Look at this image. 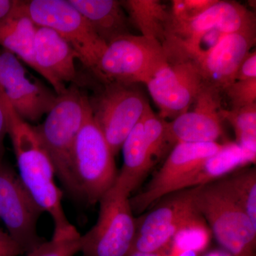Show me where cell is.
Returning a JSON list of instances; mask_svg holds the SVG:
<instances>
[{
  "instance_id": "6da1fadb",
  "label": "cell",
  "mask_w": 256,
  "mask_h": 256,
  "mask_svg": "<svg viewBox=\"0 0 256 256\" xmlns=\"http://www.w3.org/2000/svg\"><path fill=\"white\" fill-rule=\"evenodd\" d=\"M8 120V134L14 149L18 176L24 186L42 212L54 224L52 240L78 238L80 234L66 214L63 193L56 182L55 168L37 137L34 127L22 119L0 94Z\"/></svg>"
},
{
  "instance_id": "7a4b0ae2",
  "label": "cell",
  "mask_w": 256,
  "mask_h": 256,
  "mask_svg": "<svg viewBox=\"0 0 256 256\" xmlns=\"http://www.w3.org/2000/svg\"><path fill=\"white\" fill-rule=\"evenodd\" d=\"M88 107V98L74 84L57 96L43 124L34 127L52 160L57 178L68 194L76 200L80 196L74 178L73 152Z\"/></svg>"
},
{
  "instance_id": "3957f363",
  "label": "cell",
  "mask_w": 256,
  "mask_h": 256,
  "mask_svg": "<svg viewBox=\"0 0 256 256\" xmlns=\"http://www.w3.org/2000/svg\"><path fill=\"white\" fill-rule=\"evenodd\" d=\"M194 202L222 249L256 256V225L220 180L194 188Z\"/></svg>"
},
{
  "instance_id": "277c9868",
  "label": "cell",
  "mask_w": 256,
  "mask_h": 256,
  "mask_svg": "<svg viewBox=\"0 0 256 256\" xmlns=\"http://www.w3.org/2000/svg\"><path fill=\"white\" fill-rule=\"evenodd\" d=\"M114 156L92 118L90 104L74 146L73 174L80 196L89 204L98 203L118 176Z\"/></svg>"
},
{
  "instance_id": "5b68a950",
  "label": "cell",
  "mask_w": 256,
  "mask_h": 256,
  "mask_svg": "<svg viewBox=\"0 0 256 256\" xmlns=\"http://www.w3.org/2000/svg\"><path fill=\"white\" fill-rule=\"evenodd\" d=\"M168 121L149 106L122 144L124 163L112 188L130 196L154 165L169 154L174 146L166 131Z\"/></svg>"
},
{
  "instance_id": "8992f818",
  "label": "cell",
  "mask_w": 256,
  "mask_h": 256,
  "mask_svg": "<svg viewBox=\"0 0 256 256\" xmlns=\"http://www.w3.org/2000/svg\"><path fill=\"white\" fill-rule=\"evenodd\" d=\"M168 60L160 42L131 34L107 45L94 74L104 82L146 84Z\"/></svg>"
},
{
  "instance_id": "52a82bcc",
  "label": "cell",
  "mask_w": 256,
  "mask_h": 256,
  "mask_svg": "<svg viewBox=\"0 0 256 256\" xmlns=\"http://www.w3.org/2000/svg\"><path fill=\"white\" fill-rule=\"evenodd\" d=\"M129 195L112 188L100 198L95 225L80 235L82 256H130L136 236V218Z\"/></svg>"
},
{
  "instance_id": "ba28073f",
  "label": "cell",
  "mask_w": 256,
  "mask_h": 256,
  "mask_svg": "<svg viewBox=\"0 0 256 256\" xmlns=\"http://www.w3.org/2000/svg\"><path fill=\"white\" fill-rule=\"evenodd\" d=\"M25 10L37 26L50 28L75 50L78 60L95 73L107 44L68 0L24 1Z\"/></svg>"
},
{
  "instance_id": "9c48e42d",
  "label": "cell",
  "mask_w": 256,
  "mask_h": 256,
  "mask_svg": "<svg viewBox=\"0 0 256 256\" xmlns=\"http://www.w3.org/2000/svg\"><path fill=\"white\" fill-rule=\"evenodd\" d=\"M88 100L92 118L114 156L150 106L138 84L118 82H104V88Z\"/></svg>"
},
{
  "instance_id": "30bf717a",
  "label": "cell",
  "mask_w": 256,
  "mask_h": 256,
  "mask_svg": "<svg viewBox=\"0 0 256 256\" xmlns=\"http://www.w3.org/2000/svg\"><path fill=\"white\" fill-rule=\"evenodd\" d=\"M201 216L194 202V188L162 197L154 208L136 218L132 252H166L178 230Z\"/></svg>"
},
{
  "instance_id": "8fae6325",
  "label": "cell",
  "mask_w": 256,
  "mask_h": 256,
  "mask_svg": "<svg viewBox=\"0 0 256 256\" xmlns=\"http://www.w3.org/2000/svg\"><path fill=\"white\" fill-rule=\"evenodd\" d=\"M146 85L164 120L188 111L205 86L196 62L184 57H169Z\"/></svg>"
},
{
  "instance_id": "7c38bea8",
  "label": "cell",
  "mask_w": 256,
  "mask_h": 256,
  "mask_svg": "<svg viewBox=\"0 0 256 256\" xmlns=\"http://www.w3.org/2000/svg\"><path fill=\"white\" fill-rule=\"evenodd\" d=\"M220 142L175 144L164 163L142 192L130 198L133 212L141 214L156 201L178 192V186L207 158L220 151Z\"/></svg>"
},
{
  "instance_id": "4fadbf2b",
  "label": "cell",
  "mask_w": 256,
  "mask_h": 256,
  "mask_svg": "<svg viewBox=\"0 0 256 256\" xmlns=\"http://www.w3.org/2000/svg\"><path fill=\"white\" fill-rule=\"evenodd\" d=\"M42 213L18 174L0 160V220L25 254L44 242L38 232Z\"/></svg>"
},
{
  "instance_id": "5bb4252c",
  "label": "cell",
  "mask_w": 256,
  "mask_h": 256,
  "mask_svg": "<svg viewBox=\"0 0 256 256\" xmlns=\"http://www.w3.org/2000/svg\"><path fill=\"white\" fill-rule=\"evenodd\" d=\"M0 94L26 122H35L50 112L56 94L40 82H32L18 57L0 50Z\"/></svg>"
},
{
  "instance_id": "9a60e30c",
  "label": "cell",
  "mask_w": 256,
  "mask_h": 256,
  "mask_svg": "<svg viewBox=\"0 0 256 256\" xmlns=\"http://www.w3.org/2000/svg\"><path fill=\"white\" fill-rule=\"evenodd\" d=\"M222 92L212 87L203 88L191 110L166 124V130L173 146L181 142H218L224 134L222 126Z\"/></svg>"
},
{
  "instance_id": "2e32d148",
  "label": "cell",
  "mask_w": 256,
  "mask_h": 256,
  "mask_svg": "<svg viewBox=\"0 0 256 256\" xmlns=\"http://www.w3.org/2000/svg\"><path fill=\"white\" fill-rule=\"evenodd\" d=\"M256 40V28L228 34L208 54L194 60L204 85L223 94L235 82L237 70Z\"/></svg>"
},
{
  "instance_id": "e0dca14e",
  "label": "cell",
  "mask_w": 256,
  "mask_h": 256,
  "mask_svg": "<svg viewBox=\"0 0 256 256\" xmlns=\"http://www.w3.org/2000/svg\"><path fill=\"white\" fill-rule=\"evenodd\" d=\"M217 28L225 34L256 28V16L236 2L220 1L196 18L182 21L172 20L166 42H182L202 32Z\"/></svg>"
},
{
  "instance_id": "ac0fdd59",
  "label": "cell",
  "mask_w": 256,
  "mask_h": 256,
  "mask_svg": "<svg viewBox=\"0 0 256 256\" xmlns=\"http://www.w3.org/2000/svg\"><path fill=\"white\" fill-rule=\"evenodd\" d=\"M35 60L38 74L50 82L57 96L66 90V82L78 84L76 54L68 42L50 28L37 26Z\"/></svg>"
},
{
  "instance_id": "d6986e66",
  "label": "cell",
  "mask_w": 256,
  "mask_h": 256,
  "mask_svg": "<svg viewBox=\"0 0 256 256\" xmlns=\"http://www.w3.org/2000/svg\"><path fill=\"white\" fill-rule=\"evenodd\" d=\"M256 152L236 142L224 143L220 151L207 158L178 188V191L196 188L220 180L236 170L255 164Z\"/></svg>"
},
{
  "instance_id": "ffe728a7",
  "label": "cell",
  "mask_w": 256,
  "mask_h": 256,
  "mask_svg": "<svg viewBox=\"0 0 256 256\" xmlns=\"http://www.w3.org/2000/svg\"><path fill=\"white\" fill-rule=\"evenodd\" d=\"M106 44L131 34L128 15L116 0H68Z\"/></svg>"
},
{
  "instance_id": "44dd1931",
  "label": "cell",
  "mask_w": 256,
  "mask_h": 256,
  "mask_svg": "<svg viewBox=\"0 0 256 256\" xmlns=\"http://www.w3.org/2000/svg\"><path fill=\"white\" fill-rule=\"evenodd\" d=\"M36 30L24 1H16L11 12L0 22V46L38 73L34 54Z\"/></svg>"
},
{
  "instance_id": "7402d4cb",
  "label": "cell",
  "mask_w": 256,
  "mask_h": 256,
  "mask_svg": "<svg viewBox=\"0 0 256 256\" xmlns=\"http://www.w3.org/2000/svg\"><path fill=\"white\" fill-rule=\"evenodd\" d=\"M121 4L130 22L141 32V36L164 44L171 22V13L166 5L159 0H127Z\"/></svg>"
},
{
  "instance_id": "603a6c76",
  "label": "cell",
  "mask_w": 256,
  "mask_h": 256,
  "mask_svg": "<svg viewBox=\"0 0 256 256\" xmlns=\"http://www.w3.org/2000/svg\"><path fill=\"white\" fill-rule=\"evenodd\" d=\"M224 188L256 225V170L245 166L220 178Z\"/></svg>"
},
{
  "instance_id": "cb8c5ba5",
  "label": "cell",
  "mask_w": 256,
  "mask_h": 256,
  "mask_svg": "<svg viewBox=\"0 0 256 256\" xmlns=\"http://www.w3.org/2000/svg\"><path fill=\"white\" fill-rule=\"evenodd\" d=\"M222 120L233 128L235 142L242 148L256 152V104L238 109L220 111Z\"/></svg>"
},
{
  "instance_id": "d4e9b609",
  "label": "cell",
  "mask_w": 256,
  "mask_h": 256,
  "mask_svg": "<svg viewBox=\"0 0 256 256\" xmlns=\"http://www.w3.org/2000/svg\"><path fill=\"white\" fill-rule=\"evenodd\" d=\"M212 236L208 225L201 216L178 230L166 254L192 250L201 254L210 245Z\"/></svg>"
},
{
  "instance_id": "484cf974",
  "label": "cell",
  "mask_w": 256,
  "mask_h": 256,
  "mask_svg": "<svg viewBox=\"0 0 256 256\" xmlns=\"http://www.w3.org/2000/svg\"><path fill=\"white\" fill-rule=\"evenodd\" d=\"M224 94L230 100L232 108L238 109L256 104V78L235 80L226 88Z\"/></svg>"
},
{
  "instance_id": "4316f807",
  "label": "cell",
  "mask_w": 256,
  "mask_h": 256,
  "mask_svg": "<svg viewBox=\"0 0 256 256\" xmlns=\"http://www.w3.org/2000/svg\"><path fill=\"white\" fill-rule=\"evenodd\" d=\"M80 236L68 240H55L50 239L40 246L28 252L26 256H74L80 252Z\"/></svg>"
},
{
  "instance_id": "83f0119b",
  "label": "cell",
  "mask_w": 256,
  "mask_h": 256,
  "mask_svg": "<svg viewBox=\"0 0 256 256\" xmlns=\"http://www.w3.org/2000/svg\"><path fill=\"white\" fill-rule=\"evenodd\" d=\"M217 0H174L170 10L172 20L182 21L196 18L216 3Z\"/></svg>"
},
{
  "instance_id": "f1b7e54d",
  "label": "cell",
  "mask_w": 256,
  "mask_h": 256,
  "mask_svg": "<svg viewBox=\"0 0 256 256\" xmlns=\"http://www.w3.org/2000/svg\"><path fill=\"white\" fill-rule=\"evenodd\" d=\"M256 78V50L249 52L245 57L236 74L235 80H249Z\"/></svg>"
},
{
  "instance_id": "f546056e",
  "label": "cell",
  "mask_w": 256,
  "mask_h": 256,
  "mask_svg": "<svg viewBox=\"0 0 256 256\" xmlns=\"http://www.w3.org/2000/svg\"><path fill=\"white\" fill-rule=\"evenodd\" d=\"M24 254V250L18 242L0 228V256H20Z\"/></svg>"
},
{
  "instance_id": "4dcf8cb0",
  "label": "cell",
  "mask_w": 256,
  "mask_h": 256,
  "mask_svg": "<svg viewBox=\"0 0 256 256\" xmlns=\"http://www.w3.org/2000/svg\"><path fill=\"white\" fill-rule=\"evenodd\" d=\"M8 120H6V112H5L4 104L0 98V156L2 152L3 142H4L5 136L8 134Z\"/></svg>"
},
{
  "instance_id": "1f68e13d",
  "label": "cell",
  "mask_w": 256,
  "mask_h": 256,
  "mask_svg": "<svg viewBox=\"0 0 256 256\" xmlns=\"http://www.w3.org/2000/svg\"><path fill=\"white\" fill-rule=\"evenodd\" d=\"M16 2L15 0H0V22L11 12Z\"/></svg>"
},
{
  "instance_id": "d6a6232c",
  "label": "cell",
  "mask_w": 256,
  "mask_h": 256,
  "mask_svg": "<svg viewBox=\"0 0 256 256\" xmlns=\"http://www.w3.org/2000/svg\"><path fill=\"white\" fill-rule=\"evenodd\" d=\"M166 256H200V254L192 250H184V252H174V254H166Z\"/></svg>"
},
{
  "instance_id": "836d02e7",
  "label": "cell",
  "mask_w": 256,
  "mask_h": 256,
  "mask_svg": "<svg viewBox=\"0 0 256 256\" xmlns=\"http://www.w3.org/2000/svg\"><path fill=\"white\" fill-rule=\"evenodd\" d=\"M204 256H234L230 254V252H227L226 250H224V249L220 248L217 249V250H212L207 254Z\"/></svg>"
},
{
  "instance_id": "e575fe53",
  "label": "cell",
  "mask_w": 256,
  "mask_h": 256,
  "mask_svg": "<svg viewBox=\"0 0 256 256\" xmlns=\"http://www.w3.org/2000/svg\"><path fill=\"white\" fill-rule=\"evenodd\" d=\"M130 256H166V252H153V254H146L142 252H132Z\"/></svg>"
}]
</instances>
